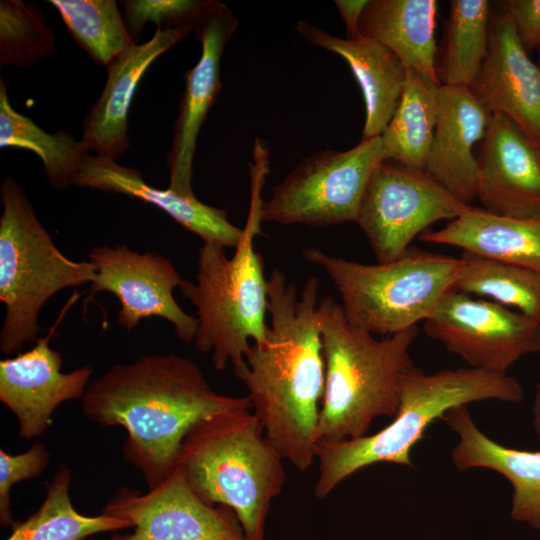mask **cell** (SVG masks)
I'll use <instances>...</instances> for the list:
<instances>
[{
  "label": "cell",
  "mask_w": 540,
  "mask_h": 540,
  "mask_svg": "<svg viewBox=\"0 0 540 540\" xmlns=\"http://www.w3.org/2000/svg\"><path fill=\"white\" fill-rule=\"evenodd\" d=\"M250 409L199 423L184 439L177 466L202 500L236 514L247 540H263L271 502L287 475L285 460Z\"/></svg>",
  "instance_id": "cell-5"
},
{
  "label": "cell",
  "mask_w": 540,
  "mask_h": 540,
  "mask_svg": "<svg viewBox=\"0 0 540 540\" xmlns=\"http://www.w3.org/2000/svg\"><path fill=\"white\" fill-rule=\"evenodd\" d=\"M419 239L540 271V214L508 217L470 206L441 229L426 231Z\"/></svg>",
  "instance_id": "cell-23"
},
{
  "label": "cell",
  "mask_w": 540,
  "mask_h": 540,
  "mask_svg": "<svg viewBox=\"0 0 540 540\" xmlns=\"http://www.w3.org/2000/svg\"><path fill=\"white\" fill-rule=\"evenodd\" d=\"M208 0H125L123 17L136 39L147 23L161 29L187 27L194 30Z\"/></svg>",
  "instance_id": "cell-32"
},
{
  "label": "cell",
  "mask_w": 540,
  "mask_h": 540,
  "mask_svg": "<svg viewBox=\"0 0 540 540\" xmlns=\"http://www.w3.org/2000/svg\"><path fill=\"white\" fill-rule=\"evenodd\" d=\"M0 200V300L5 306L0 351L10 355L37 341L39 313L46 302L65 288L90 284L96 268L58 249L10 176L2 180Z\"/></svg>",
  "instance_id": "cell-7"
},
{
  "label": "cell",
  "mask_w": 540,
  "mask_h": 540,
  "mask_svg": "<svg viewBox=\"0 0 540 540\" xmlns=\"http://www.w3.org/2000/svg\"><path fill=\"white\" fill-rule=\"evenodd\" d=\"M73 185L124 194L154 205L203 242L236 248L243 235V228L233 225L225 210L204 204L195 195L184 196L170 188L153 187L139 170L121 166L108 157L86 155Z\"/></svg>",
  "instance_id": "cell-20"
},
{
  "label": "cell",
  "mask_w": 540,
  "mask_h": 540,
  "mask_svg": "<svg viewBox=\"0 0 540 540\" xmlns=\"http://www.w3.org/2000/svg\"><path fill=\"white\" fill-rule=\"evenodd\" d=\"M385 160L381 136L346 151L305 157L262 202V222L315 227L356 222L370 177Z\"/></svg>",
  "instance_id": "cell-9"
},
{
  "label": "cell",
  "mask_w": 540,
  "mask_h": 540,
  "mask_svg": "<svg viewBox=\"0 0 540 540\" xmlns=\"http://www.w3.org/2000/svg\"><path fill=\"white\" fill-rule=\"evenodd\" d=\"M522 399L521 384L508 374L473 367L426 374L415 367L401 380L398 410L386 427L355 439L317 442L319 475L314 495L327 497L347 477L373 464L412 467V448L424 438L427 427L452 408L485 400L519 403Z\"/></svg>",
  "instance_id": "cell-4"
},
{
  "label": "cell",
  "mask_w": 540,
  "mask_h": 540,
  "mask_svg": "<svg viewBox=\"0 0 540 540\" xmlns=\"http://www.w3.org/2000/svg\"><path fill=\"white\" fill-rule=\"evenodd\" d=\"M295 29L310 43L338 54L348 63L365 104L362 139L381 136L396 110L406 78V68L398 57L373 39L340 38L305 20Z\"/></svg>",
  "instance_id": "cell-22"
},
{
  "label": "cell",
  "mask_w": 540,
  "mask_h": 540,
  "mask_svg": "<svg viewBox=\"0 0 540 540\" xmlns=\"http://www.w3.org/2000/svg\"><path fill=\"white\" fill-rule=\"evenodd\" d=\"M470 206L425 171L385 160L370 177L356 223L384 263L400 257L432 224L452 220Z\"/></svg>",
  "instance_id": "cell-10"
},
{
  "label": "cell",
  "mask_w": 540,
  "mask_h": 540,
  "mask_svg": "<svg viewBox=\"0 0 540 540\" xmlns=\"http://www.w3.org/2000/svg\"><path fill=\"white\" fill-rule=\"evenodd\" d=\"M0 147L20 148L34 152L44 165L52 186L65 189L73 179L83 158L89 153L71 133L44 131L29 117L17 112L10 103L7 88L0 80Z\"/></svg>",
  "instance_id": "cell-27"
},
{
  "label": "cell",
  "mask_w": 540,
  "mask_h": 540,
  "mask_svg": "<svg viewBox=\"0 0 540 540\" xmlns=\"http://www.w3.org/2000/svg\"><path fill=\"white\" fill-rule=\"evenodd\" d=\"M437 11L436 0H371L363 11L359 33L388 48L406 70H416L439 81Z\"/></svg>",
  "instance_id": "cell-24"
},
{
  "label": "cell",
  "mask_w": 540,
  "mask_h": 540,
  "mask_svg": "<svg viewBox=\"0 0 540 540\" xmlns=\"http://www.w3.org/2000/svg\"><path fill=\"white\" fill-rule=\"evenodd\" d=\"M317 321L325 364L317 442L367 435L376 418L397 413L401 380L415 368L410 348L418 327L377 339L329 297L319 303Z\"/></svg>",
  "instance_id": "cell-3"
},
{
  "label": "cell",
  "mask_w": 540,
  "mask_h": 540,
  "mask_svg": "<svg viewBox=\"0 0 540 540\" xmlns=\"http://www.w3.org/2000/svg\"><path fill=\"white\" fill-rule=\"evenodd\" d=\"M477 161L481 208L508 217L540 214V145L515 122L491 115Z\"/></svg>",
  "instance_id": "cell-17"
},
{
  "label": "cell",
  "mask_w": 540,
  "mask_h": 540,
  "mask_svg": "<svg viewBox=\"0 0 540 540\" xmlns=\"http://www.w3.org/2000/svg\"><path fill=\"white\" fill-rule=\"evenodd\" d=\"M528 53L540 47V0H508L503 2Z\"/></svg>",
  "instance_id": "cell-34"
},
{
  "label": "cell",
  "mask_w": 540,
  "mask_h": 540,
  "mask_svg": "<svg viewBox=\"0 0 540 540\" xmlns=\"http://www.w3.org/2000/svg\"><path fill=\"white\" fill-rule=\"evenodd\" d=\"M71 471L58 470L40 508L16 526L6 540H84L96 533L132 528L130 522L101 514L85 516L70 499Z\"/></svg>",
  "instance_id": "cell-29"
},
{
  "label": "cell",
  "mask_w": 540,
  "mask_h": 540,
  "mask_svg": "<svg viewBox=\"0 0 540 540\" xmlns=\"http://www.w3.org/2000/svg\"><path fill=\"white\" fill-rule=\"evenodd\" d=\"M73 39L99 65L107 67L136 45L115 0H50Z\"/></svg>",
  "instance_id": "cell-30"
},
{
  "label": "cell",
  "mask_w": 540,
  "mask_h": 540,
  "mask_svg": "<svg viewBox=\"0 0 540 540\" xmlns=\"http://www.w3.org/2000/svg\"><path fill=\"white\" fill-rule=\"evenodd\" d=\"M440 82L407 69L396 110L381 134L386 160L425 171L433 140Z\"/></svg>",
  "instance_id": "cell-25"
},
{
  "label": "cell",
  "mask_w": 540,
  "mask_h": 540,
  "mask_svg": "<svg viewBox=\"0 0 540 540\" xmlns=\"http://www.w3.org/2000/svg\"><path fill=\"white\" fill-rule=\"evenodd\" d=\"M237 26L236 17L225 4L208 0L194 28L201 42V55L185 73V88L168 154V188L184 196L195 195L191 182L197 138L221 91V57Z\"/></svg>",
  "instance_id": "cell-14"
},
{
  "label": "cell",
  "mask_w": 540,
  "mask_h": 540,
  "mask_svg": "<svg viewBox=\"0 0 540 540\" xmlns=\"http://www.w3.org/2000/svg\"><path fill=\"white\" fill-rule=\"evenodd\" d=\"M468 88L489 113L507 116L540 145V66L522 45L503 2L491 10L487 54Z\"/></svg>",
  "instance_id": "cell-15"
},
{
  "label": "cell",
  "mask_w": 540,
  "mask_h": 540,
  "mask_svg": "<svg viewBox=\"0 0 540 540\" xmlns=\"http://www.w3.org/2000/svg\"><path fill=\"white\" fill-rule=\"evenodd\" d=\"M50 454L44 444L34 443L27 451L9 454L0 449V522L2 527L13 524L11 490L21 481L38 477L48 466Z\"/></svg>",
  "instance_id": "cell-33"
},
{
  "label": "cell",
  "mask_w": 540,
  "mask_h": 540,
  "mask_svg": "<svg viewBox=\"0 0 540 540\" xmlns=\"http://www.w3.org/2000/svg\"><path fill=\"white\" fill-rule=\"evenodd\" d=\"M305 259L319 266L339 292L347 320L363 330L390 336L417 326L453 288L460 259L409 247L393 261L374 265L306 248Z\"/></svg>",
  "instance_id": "cell-8"
},
{
  "label": "cell",
  "mask_w": 540,
  "mask_h": 540,
  "mask_svg": "<svg viewBox=\"0 0 540 540\" xmlns=\"http://www.w3.org/2000/svg\"><path fill=\"white\" fill-rule=\"evenodd\" d=\"M441 419L458 436L451 452L456 468H484L504 476L513 487L511 518L540 529V452L494 441L477 427L467 405L450 409Z\"/></svg>",
  "instance_id": "cell-21"
},
{
  "label": "cell",
  "mask_w": 540,
  "mask_h": 540,
  "mask_svg": "<svg viewBox=\"0 0 540 540\" xmlns=\"http://www.w3.org/2000/svg\"><path fill=\"white\" fill-rule=\"evenodd\" d=\"M239 408H252L248 396L216 392L195 362L174 353L116 364L90 382L82 398L90 421L127 431L123 456L148 489L177 467L183 441L194 427Z\"/></svg>",
  "instance_id": "cell-2"
},
{
  "label": "cell",
  "mask_w": 540,
  "mask_h": 540,
  "mask_svg": "<svg viewBox=\"0 0 540 540\" xmlns=\"http://www.w3.org/2000/svg\"><path fill=\"white\" fill-rule=\"evenodd\" d=\"M449 6L437 77L441 85L469 87L487 54L492 5L487 0H451Z\"/></svg>",
  "instance_id": "cell-26"
},
{
  "label": "cell",
  "mask_w": 540,
  "mask_h": 540,
  "mask_svg": "<svg viewBox=\"0 0 540 540\" xmlns=\"http://www.w3.org/2000/svg\"><path fill=\"white\" fill-rule=\"evenodd\" d=\"M320 282L310 276L300 294L274 268L267 279V338L252 344L233 368L267 439L285 461L304 471L315 459L325 388V364L317 321Z\"/></svg>",
  "instance_id": "cell-1"
},
{
  "label": "cell",
  "mask_w": 540,
  "mask_h": 540,
  "mask_svg": "<svg viewBox=\"0 0 540 540\" xmlns=\"http://www.w3.org/2000/svg\"><path fill=\"white\" fill-rule=\"evenodd\" d=\"M532 412L534 430L537 436L540 438V385L534 399Z\"/></svg>",
  "instance_id": "cell-36"
},
{
  "label": "cell",
  "mask_w": 540,
  "mask_h": 540,
  "mask_svg": "<svg viewBox=\"0 0 540 540\" xmlns=\"http://www.w3.org/2000/svg\"><path fill=\"white\" fill-rule=\"evenodd\" d=\"M537 51H538V55H539V57H538V65L540 66V47L537 49Z\"/></svg>",
  "instance_id": "cell-37"
},
{
  "label": "cell",
  "mask_w": 540,
  "mask_h": 540,
  "mask_svg": "<svg viewBox=\"0 0 540 540\" xmlns=\"http://www.w3.org/2000/svg\"><path fill=\"white\" fill-rule=\"evenodd\" d=\"M55 50V36L41 8L21 0L0 1V64L29 67Z\"/></svg>",
  "instance_id": "cell-31"
},
{
  "label": "cell",
  "mask_w": 540,
  "mask_h": 540,
  "mask_svg": "<svg viewBox=\"0 0 540 540\" xmlns=\"http://www.w3.org/2000/svg\"><path fill=\"white\" fill-rule=\"evenodd\" d=\"M369 0H336L335 5L344 21L347 39L360 36L359 25L363 11Z\"/></svg>",
  "instance_id": "cell-35"
},
{
  "label": "cell",
  "mask_w": 540,
  "mask_h": 540,
  "mask_svg": "<svg viewBox=\"0 0 540 540\" xmlns=\"http://www.w3.org/2000/svg\"><path fill=\"white\" fill-rule=\"evenodd\" d=\"M454 290L491 301L540 323V271L462 251Z\"/></svg>",
  "instance_id": "cell-28"
},
{
  "label": "cell",
  "mask_w": 540,
  "mask_h": 540,
  "mask_svg": "<svg viewBox=\"0 0 540 540\" xmlns=\"http://www.w3.org/2000/svg\"><path fill=\"white\" fill-rule=\"evenodd\" d=\"M88 257L95 265L96 275L84 300L85 307L95 294L108 291L121 304L117 321L127 331L137 327L143 319L159 317L173 325L180 340L194 341L198 321L174 298V289L179 288L184 279L167 257L119 244L94 247Z\"/></svg>",
  "instance_id": "cell-12"
},
{
  "label": "cell",
  "mask_w": 540,
  "mask_h": 540,
  "mask_svg": "<svg viewBox=\"0 0 540 540\" xmlns=\"http://www.w3.org/2000/svg\"><path fill=\"white\" fill-rule=\"evenodd\" d=\"M424 331L473 368L499 374L540 352V323L491 300L450 289L424 321Z\"/></svg>",
  "instance_id": "cell-11"
},
{
  "label": "cell",
  "mask_w": 540,
  "mask_h": 540,
  "mask_svg": "<svg viewBox=\"0 0 540 540\" xmlns=\"http://www.w3.org/2000/svg\"><path fill=\"white\" fill-rule=\"evenodd\" d=\"M103 514L126 520L133 528L107 540H247L236 514L202 500L178 466L146 493L118 490Z\"/></svg>",
  "instance_id": "cell-13"
},
{
  "label": "cell",
  "mask_w": 540,
  "mask_h": 540,
  "mask_svg": "<svg viewBox=\"0 0 540 540\" xmlns=\"http://www.w3.org/2000/svg\"><path fill=\"white\" fill-rule=\"evenodd\" d=\"M491 115L468 87L440 86L437 123L425 172L469 205L477 197L479 176L473 148L484 138Z\"/></svg>",
  "instance_id": "cell-19"
},
{
  "label": "cell",
  "mask_w": 540,
  "mask_h": 540,
  "mask_svg": "<svg viewBox=\"0 0 540 540\" xmlns=\"http://www.w3.org/2000/svg\"><path fill=\"white\" fill-rule=\"evenodd\" d=\"M262 186L252 183L247 222L233 256L222 245L203 242L195 281L183 280L179 287L197 311L194 346L211 353L218 371L244 363L252 344L267 338V279L263 258L254 249V238L261 234Z\"/></svg>",
  "instance_id": "cell-6"
},
{
  "label": "cell",
  "mask_w": 540,
  "mask_h": 540,
  "mask_svg": "<svg viewBox=\"0 0 540 540\" xmlns=\"http://www.w3.org/2000/svg\"><path fill=\"white\" fill-rule=\"evenodd\" d=\"M62 365V355L50 347L49 336L0 361V401L16 416L21 438L41 436L62 403L83 398L93 368L85 365L66 373Z\"/></svg>",
  "instance_id": "cell-16"
},
{
  "label": "cell",
  "mask_w": 540,
  "mask_h": 540,
  "mask_svg": "<svg viewBox=\"0 0 540 540\" xmlns=\"http://www.w3.org/2000/svg\"><path fill=\"white\" fill-rule=\"evenodd\" d=\"M191 31L157 28L148 41L124 51L106 67L105 86L83 121L80 141L89 153L117 160L126 152L128 112L138 84L151 64Z\"/></svg>",
  "instance_id": "cell-18"
}]
</instances>
